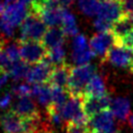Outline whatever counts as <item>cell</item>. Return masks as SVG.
Instances as JSON below:
<instances>
[{
	"label": "cell",
	"instance_id": "obj_1",
	"mask_svg": "<svg viewBox=\"0 0 133 133\" xmlns=\"http://www.w3.org/2000/svg\"><path fill=\"white\" fill-rule=\"evenodd\" d=\"M27 15L26 5L19 1L7 5L0 17V32L11 36L15 32V28L23 23Z\"/></svg>",
	"mask_w": 133,
	"mask_h": 133
},
{
	"label": "cell",
	"instance_id": "obj_2",
	"mask_svg": "<svg viewBox=\"0 0 133 133\" xmlns=\"http://www.w3.org/2000/svg\"><path fill=\"white\" fill-rule=\"evenodd\" d=\"M96 74V66L89 63L76 65L71 69L68 91L71 96H84L85 87L90 78Z\"/></svg>",
	"mask_w": 133,
	"mask_h": 133
},
{
	"label": "cell",
	"instance_id": "obj_3",
	"mask_svg": "<svg viewBox=\"0 0 133 133\" xmlns=\"http://www.w3.org/2000/svg\"><path fill=\"white\" fill-rule=\"evenodd\" d=\"M47 31V25L35 14L29 11L20 30V42L25 41H42Z\"/></svg>",
	"mask_w": 133,
	"mask_h": 133
},
{
	"label": "cell",
	"instance_id": "obj_4",
	"mask_svg": "<svg viewBox=\"0 0 133 133\" xmlns=\"http://www.w3.org/2000/svg\"><path fill=\"white\" fill-rule=\"evenodd\" d=\"M48 49L42 41H25L20 44L21 59L28 64L37 63L46 58Z\"/></svg>",
	"mask_w": 133,
	"mask_h": 133
},
{
	"label": "cell",
	"instance_id": "obj_5",
	"mask_svg": "<svg viewBox=\"0 0 133 133\" xmlns=\"http://www.w3.org/2000/svg\"><path fill=\"white\" fill-rule=\"evenodd\" d=\"M110 64L133 71V49L115 44L106 54L105 58Z\"/></svg>",
	"mask_w": 133,
	"mask_h": 133
},
{
	"label": "cell",
	"instance_id": "obj_6",
	"mask_svg": "<svg viewBox=\"0 0 133 133\" xmlns=\"http://www.w3.org/2000/svg\"><path fill=\"white\" fill-rule=\"evenodd\" d=\"M116 44V39L111 31L98 32L89 39V48L92 53L99 57L105 58L108 51Z\"/></svg>",
	"mask_w": 133,
	"mask_h": 133
},
{
	"label": "cell",
	"instance_id": "obj_7",
	"mask_svg": "<svg viewBox=\"0 0 133 133\" xmlns=\"http://www.w3.org/2000/svg\"><path fill=\"white\" fill-rule=\"evenodd\" d=\"M89 131L96 130L105 133H114L115 131V123L114 115L110 109H106L97 115L89 118L88 125L86 127Z\"/></svg>",
	"mask_w": 133,
	"mask_h": 133
},
{
	"label": "cell",
	"instance_id": "obj_8",
	"mask_svg": "<svg viewBox=\"0 0 133 133\" xmlns=\"http://www.w3.org/2000/svg\"><path fill=\"white\" fill-rule=\"evenodd\" d=\"M52 70H53L52 64L47 59H44L37 63H34L31 68H29L28 74L26 76V80L28 83L31 84L47 83L49 81Z\"/></svg>",
	"mask_w": 133,
	"mask_h": 133
},
{
	"label": "cell",
	"instance_id": "obj_9",
	"mask_svg": "<svg viewBox=\"0 0 133 133\" xmlns=\"http://www.w3.org/2000/svg\"><path fill=\"white\" fill-rule=\"evenodd\" d=\"M110 104H111V99L108 95H105L103 97H98V98L88 97L84 95L82 100L83 110L89 118L106 109H109Z\"/></svg>",
	"mask_w": 133,
	"mask_h": 133
},
{
	"label": "cell",
	"instance_id": "obj_10",
	"mask_svg": "<svg viewBox=\"0 0 133 133\" xmlns=\"http://www.w3.org/2000/svg\"><path fill=\"white\" fill-rule=\"evenodd\" d=\"M125 15L121 0H101L97 17L114 23Z\"/></svg>",
	"mask_w": 133,
	"mask_h": 133
},
{
	"label": "cell",
	"instance_id": "obj_11",
	"mask_svg": "<svg viewBox=\"0 0 133 133\" xmlns=\"http://www.w3.org/2000/svg\"><path fill=\"white\" fill-rule=\"evenodd\" d=\"M0 125L4 133H25L24 117L14 110L6 111L0 116Z\"/></svg>",
	"mask_w": 133,
	"mask_h": 133
},
{
	"label": "cell",
	"instance_id": "obj_12",
	"mask_svg": "<svg viewBox=\"0 0 133 133\" xmlns=\"http://www.w3.org/2000/svg\"><path fill=\"white\" fill-rule=\"evenodd\" d=\"M71 69H72V66L70 64H66V63L56 65L51 72L48 83L52 86H58V87L66 88L68 83H69V79H70Z\"/></svg>",
	"mask_w": 133,
	"mask_h": 133
},
{
	"label": "cell",
	"instance_id": "obj_13",
	"mask_svg": "<svg viewBox=\"0 0 133 133\" xmlns=\"http://www.w3.org/2000/svg\"><path fill=\"white\" fill-rule=\"evenodd\" d=\"M11 110H14L15 112H17L18 114H20L23 117H31V116H35V115L39 114L37 111L36 105L30 96L18 98V100L14 104Z\"/></svg>",
	"mask_w": 133,
	"mask_h": 133
},
{
	"label": "cell",
	"instance_id": "obj_14",
	"mask_svg": "<svg viewBox=\"0 0 133 133\" xmlns=\"http://www.w3.org/2000/svg\"><path fill=\"white\" fill-rule=\"evenodd\" d=\"M109 109L113 113L114 117H116L121 122H124L130 115V110H131L130 101L125 97H117L111 100Z\"/></svg>",
	"mask_w": 133,
	"mask_h": 133
},
{
	"label": "cell",
	"instance_id": "obj_15",
	"mask_svg": "<svg viewBox=\"0 0 133 133\" xmlns=\"http://www.w3.org/2000/svg\"><path fill=\"white\" fill-rule=\"evenodd\" d=\"M31 96L35 97L38 103L46 108L52 105V86L50 84H32Z\"/></svg>",
	"mask_w": 133,
	"mask_h": 133
},
{
	"label": "cell",
	"instance_id": "obj_16",
	"mask_svg": "<svg viewBox=\"0 0 133 133\" xmlns=\"http://www.w3.org/2000/svg\"><path fill=\"white\" fill-rule=\"evenodd\" d=\"M65 33L63 32L62 28H58L56 26L50 27L48 29L42 39L43 44L47 49H51L57 46H62L64 44Z\"/></svg>",
	"mask_w": 133,
	"mask_h": 133
},
{
	"label": "cell",
	"instance_id": "obj_17",
	"mask_svg": "<svg viewBox=\"0 0 133 133\" xmlns=\"http://www.w3.org/2000/svg\"><path fill=\"white\" fill-rule=\"evenodd\" d=\"M84 95H86L88 97H95V98L103 97V96L107 95V89H106L104 79L100 75L95 74L88 81V83L85 87Z\"/></svg>",
	"mask_w": 133,
	"mask_h": 133
},
{
	"label": "cell",
	"instance_id": "obj_18",
	"mask_svg": "<svg viewBox=\"0 0 133 133\" xmlns=\"http://www.w3.org/2000/svg\"><path fill=\"white\" fill-rule=\"evenodd\" d=\"M131 30H133V20L128 16L124 15L117 21H115L112 25L111 32L113 33L116 42L128 34Z\"/></svg>",
	"mask_w": 133,
	"mask_h": 133
},
{
	"label": "cell",
	"instance_id": "obj_19",
	"mask_svg": "<svg viewBox=\"0 0 133 133\" xmlns=\"http://www.w3.org/2000/svg\"><path fill=\"white\" fill-rule=\"evenodd\" d=\"M61 28L65 35L68 36H75L78 34V26L76 18L72 12H70L68 9H63L62 18H61Z\"/></svg>",
	"mask_w": 133,
	"mask_h": 133
},
{
	"label": "cell",
	"instance_id": "obj_20",
	"mask_svg": "<svg viewBox=\"0 0 133 133\" xmlns=\"http://www.w3.org/2000/svg\"><path fill=\"white\" fill-rule=\"evenodd\" d=\"M51 64H55V65H60L65 63V49L62 46H57L51 49H48L47 51V55L46 58Z\"/></svg>",
	"mask_w": 133,
	"mask_h": 133
},
{
	"label": "cell",
	"instance_id": "obj_21",
	"mask_svg": "<svg viewBox=\"0 0 133 133\" xmlns=\"http://www.w3.org/2000/svg\"><path fill=\"white\" fill-rule=\"evenodd\" d=\"M28 71H29L28 63L21 59V60L16 61L11 64L10 69L8 70V73H9V76L15 81H19V80H22L24 78L26 79Z\"/></svg>",
	"mask_w": 133,
	"mask_h": 133
},
{
	"label": "cell",
	"instance_id": "obj_22",
	"mask_svg": "<svg viewBox=\"0 0 133 133\" xmlns=\"http://www.w3.org/2000/svg\"><path fill=\"white\" fill-rule=\"evenodd\" d=\"M52 86V85H51ZM70 94L66 88L52 86V105L56 108H60L70 98Z\"/></svg>",
	"mask_w": 133,
	"mask_h": 133
},
{
	"label": "cell",
	"instance_id": "obj_23",
	"mask_svg": "<svg viewBox=\"0 0 133 133\" xmlns=\"http://www.w3.org/2000/svg\"><path fill=\"white\" fill-rule=\"evenodd\" d=\"M101 0H78L80 10L86 16H95L99 11Z\"/></svg>",
	"mask_w": 133,
	"mask_h": 133
},
{
	"label": "cell",
	"instance_id": "obj_24",
	"mask_svg": "<svg viewBox=\"0 0 133 133\" xmlns=\"http://www.w3.org/2000/svg\"><path fill=\"white\" fill-rule=\"evenodd\" d=\"M95 54L92 53V51L90 50V48L84 50V51H81V52H77V53H72V59L73 61L77 64V65H80V64H86L88 63L92 56Z\"/></svg>",
	"mask_w": 133,
	"mask_h": 133
},
{
	"label": "cell",
	"instance_id": "obj_25",
	"mask_svg": "<svg viewBox=\"0 0 133 133\" xmlns=\"http://www.w3.org/2000/svg\"><path fill=\"white\" fill-rule=\"evenodd\" d=\"M89 47L87 46V41L84 34H76L73 38V43H72V53H77V52H81L84 51L86 49H88Z\"/></svg>",
	"mask_w": 133,
	"mask_h": 133
},
{
	"label": "cell",
	"instance_id": "obj_26",
	"mask_svg": "<svg viewBox=\"0 0 133 133\" xmlns=\"http://www.w3.org/2000/svg\"><path fill=\"white\" fill-rule=\"evenodd\" d=\"M112 25L113 23L105 20V19H102V18H99L97 17L94 21V27L99 31V32H108V31H111L112 29Z\"/></svg>",
	"mask_w": 133,
	"mask_h": 133
},
{
	"label": "cell",
	"instance_id": "obj_27",
	"mask_svg": "<svg viewBox=\"0 0 133 133\" xmlns=\"http://www.w3.org/2000/svg\"><path fill=\"white\" fill-rule=\"evenodd\" d=\"M5 52L10 59V61L14 63L16 61L21 60V54H20V46L16 44H11L5 48Z\"/></svg>",
	"mask_w": 133,
	"mask_h": 133
},
{
	"label": "cell",
	"instance_id": "obj_28",
	"mask_svg": "<svg viewBox=\"0 0 133 133\" xmlns=\"http://www.w3.org/2000/svg\"><path fill=\"white\" fill-rule=\"evenodd\" d=\"M12 92L18 97H29L31 96V86H29L28 84L22 83V84H18L15 85L12 87Z\"/></svg>",
	"mask_w": 133,
	"mask_h": 133
},
{
	"label": "cell",
	"instance_id": "obj_29",
	"mask_svg": "<svg viewBox=\"0 0 133 133\" xmlns=\"http://www.w3.org/2000/svg\"><path fill=\"white\" fill-rule=\"evenodd\" d=\"M12 62L10 61V59L8 58L5 50H0V71L3 72H8V70L10 69Z\"/></svg>",
	"mask_w": 133,
	"mask_h": 133
},
{
	"label": "cell",
	"instance_id": "obj_30",
	"mask_svg": "<svg viewBox=\"0 0 133 133\" xmlns=\"http://www.w3.org/2000/svg\"><path fill=\"white\" fill-rule=\"evenodd\" d=\"M116 44H119L122 46H125V47H128L130 49H133V30H131L128 34H126L124 37L118 39L116 42Z\"/></svg>",
	"mask_w": 133,
	"mask_h": 133
},
{
	"label": "cell",
	"instance_id": "obj_31",
	"mask_svg": "<svg viewBox=\"0 0 133 133\" xmlns=\"http://www.w3.org/2000/svg\"><path fill=\"white\" fill-rule=\"evenodd\" d=\"M65 133H89L87 128H82L75 126L73 124H65Z\"/></svg>",
	"mask_w": 133,
	"mask_h": 133
},
{
	"label": "cell",
	"instance_id": "obj_32",
	"mask_svg": "<svg viewBox=\"0 0 133 133\" xmlns=\"http://www.w3.org/2000/svg\"><path fill=\"white\" fill-rule=\"evenodd\" d=\"M11 103V94L6 92L0 98V108L5 109L7 108Z\"/></svg>",
	"mask_w": 133,
	"mask_h": 133
},
{
	"label": "cell",
	"instance_id": "obj_33",
	"mask_svg": "<svg viewBox=\"0 0 133 133\" xmlns=\"http://www.w3.org/2000/svg\"><path fill=\"white\" fill-rule=\"evenodd\" d=\"M19 2H21V3H23L24 5H30L34 0H18Z\"/></svg>",
	"mask_w": 133,
	"mask_h": 133
},
{
	"label": "cell",
	"instance_id": "obj_34",
	"mask_svg": "<svg viewBox=\"0 0 133 133\" xmlns=\"http://www.w3.org/2000/svg\"><path fill=\"white\" fill-rule=\"evenodd\" d=\"M61 1H62V4H63V6H68V5L72 4L74 0H61Z\"/></svg>",
	"mask_w": 133,
	"mask_h": 133
},
{
	"label": "cell",
	"instance_id": "obj_35",
	"mask_svg": "<svg viewBox=\"0 0 133 133\" xmlns=\"http://www.w3.org/2000/svg\"><path fill=\"white\" fill-rule=\"evenodd\" d=\"M5 4L3 3V2H0V16L3 14V11H4V9H5Z\"/></svg>",
	"mask_w": 133,
	"mask_h": 133
},
{
	"label": "cell",
	"instance_id": "obj_36",
	"mask_svg": "<svg viewBox=\"0 0 133 133\" xmlns=\"http://www.w3.org/2000/svg\"><path fill=\"white\" fill-rule=\"evenodd\" d=\"M129 124H130V126L132 128V131H133V114H131L130 117H129Z\"/></svg>",
	"mask_w": 133,
	"mask_h": 133
},
{
	"label": "cell",
	"instance_id": "obj_37",
	"mask_svg": "<svg viewBox=\"0 0 133 133\" xmlns=\"http://www.w3.org/2000/svg\"><path fill=\"white\" fill-rule=\"evenodd\" d=\"M3 47H4V39L0 36V50H2Z\"/></svg>",
	"mask_w": 133,
	"mask_h": 133
},
{
	"label": "cell",
	"instance_id": "obj_38",
	"mask_svg": "<svg viewBox=\"0 0 133 133\" xmlns=\"http://www.w3.org/2000/svg\"><path fill=\"white\" fill-rule=\"evenodd\" d=\"M88 130V129H87ZM88 132L89 133H105V132H101V131H96V130H92V131H89L88 130Z\"/></svg>",
	"mask_w": 133,
	"mask_h": 133
},
{
	"label": "cell",
	"instance_id": "obj_39",
	"mask_svg": "<svg viewBox=\"0 0 133 133\" xmlns=\"http://www.w3.org/2000/svg\"><path fill=\"white\" fill-rule=\"evenodd\" d=\"M2 72H3V71H0V75H1V73H2Z\"/></svg>",
	"mask_w": 133,
	"mask_h": 133
},
{
	"label": "cell",
	"instance_id": "obj_40",
	"mask_svg": "<svg viewBox=\"0 0 133 133\" xmlns=\"http://www.w3.org/2000/svg\"><path fill=\"white\" fill-rule=\"evenodd\" d=\"M114 133H117V132H114Z\"/></svg>",
	"mask_w": 133,
	"mask_h": 133
}]
</instances>
